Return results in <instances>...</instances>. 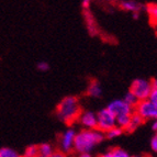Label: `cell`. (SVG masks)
Masks as SVG:
<instances>
[{
	"label": "cell",
	"mask_w": 157,
	"mask_h": 157,
	"mask_svg": "<svg viewBox=\"0 0 157 157\" xmlns=\"http://www.w3.org/2000/svg\"><path fill=\"white\" fill-rule=\"evenodd\" d=\"M105 140V133L99 130H84L77 132L74 142V152L77 155L91 154L94 148Z\"/></svg>",
	"instance_id": "1"
},
{
	"label": "cell",
	"mask_w": 157,
	"mask_h": 157,
	"mask_svg": "<svg viewBox=\"0 0 157 157\" xmlns=\"http://www.w3.org/2000/svg\"><path fill=\"white\" fill-rule=\"evenodd\" d=\"M81 112V107L77 97L68 96L62 99L56 108V117L65 124H73Z\"/></svg>",
	"instance_id": "2"
},
{
	"label": "cell",
	"mask_w": 157,
	"mask_h": 157,
	"mask_svg": "<svg viewBox=\"0 0 157 157\" xmlns=\"http://www.w3.org/2000/svg\"><path fill=\"white\" fill-rule=\"evenodd\" d=\"M152 90L153 88L151 80L145 78H137L135 80H133V82L130 86L128 91H131L137 98L139 101H144V100L148 99Z\"/></svg>",
	"instance_id": "3"
},
{
	"label": "cell",
	"mask_w": 157,
	"mask_h": 157,
	"mask_svg": "<svg viewBox=\"0 0 157 157\" xmlns=\"http://www.w3.org/2000/svg\"><path fill=\"white\" fill-rule=\"evenodd\" d=\"M97 128L99 131L108 132L111 128L117 126V122H115V117L108 110L107 108H103L101 110L97 112Z\"/></svg>",
	"instance_id": "4"
},
{
	"label": "cell",
	"mask_w": 157,
	"mask_h": 157,
	"mask_svg": "<svg viewBox=\"0 0 157 157\" xmlns=\"http://www.w3.org/2000/svg\"><path fill=\"white\" fill-rule=\"evenodd\" d=\"M76 133V130L71 126L60 134L58 139V147L60 152H63L66 155L74 152V142H75Z\"/></svg>",
	"instance_id": "5"
},
{
	"label": "cell",
	"mask_w": 157,
	"mask_h": 157,
	"mask_svg": "<svg viewBox=\"0 0 157 157\" xmlns=\"http://www.w3.org/2000/svg\"><path fill=\"white\" fill-rule=\"evenodd\" d=\"M107 109L117 118L131 117L134 113V108L130 107L123 101V99H114L107 105Z\"/></svg>",
	"instance_id": "6"
},
{
	"label": "cell",
	"mask_w": 157,
	"mask_h": 157,
	"mask_svg": "<svg viewBox=\"0 0 157 157\" xmlns=\"http://www.w3.org/2000/svg\"><path fill=\"white\" fill-rule=\"evenodd\" d=\"M134 112L139 114L143 119V121L157 120V107L151 103L148 100L140 101L139 105L135 107Z\"/></svg>",
	"instance_id": "7"
},
{
	"label": "cell",
	"mask_w": 157,
	"mask_h": 157,
	"mask_svg": "<svg viewBox=\"0 0 157 157\" xmlns=\"http://www.w3.org/2000/svg\"><path fill=\"white\" fill-rule=\"evenodd\" d=\"M77 123L84 130H97V113L91 110L81 111L77 119Z\"/></svg>",
	"instance_id": "8"
},
{
	"label": "cell",
	"mask_w": 157,
	"mask_h": 157,
	"mask_svg": "<svg viewBox=\"0 0 157 157\" xmlns=\"http://www.w3.org/2000/svg\"><path fill=\"white\" fill-rule=\"evenodd\" d=\"M119 5H120L121 9L132 13H140L143 10V5L139 3L137 1H133V0H124V1H121Z\"/></svg>",
	"instance_id": "9"
},
{
	"label": "cell",
	"mask_w": 157,
	"mask_h": 157,
	"mask_svg": "<svg viewBox=\"0 0 157 157\" xmlns=\"http://www.w3.org/2000/svg\"><path fill=\"white\" fill-rule=\"evenodd\" d=\"M87 96L90 98H100L102 96V87L99 81H91L87 88Z\"/></svg>",
	"instance_id": "10"
},
{
	"label": "cell",
	"mask_w": 157,
	"mask_h": 157,
	"mask_svg": "<svg viewBox=\"0 0 157 157\" xmlns=\"http://www.w3.org/2000/svg\"><path fill=\"white\" fill-rule=\"evenodd\" d=\"M143 122H144V121H143V119H142L139 114H136V113L134 112L133 114H132V117H131L130 124H128V126L125 128V131L128 132V133H132V132H134L135 130H137V128L142 125V123H143Z\"/></svg>",
	"instance_id": "11"
},
{
	"label": "cell",
	"mask_w": 157,
	"mask_h": 157,
	"mask_svg": "<svg viewBox=\"0 0 157 157\" xmlns=\"http://www.w3.org/2000/svg\"><path fill=\"white\" fill-rule=\"evenodd\" d=\"M37 149H39V156L43 157H51L53 153L55 152L53 145L50 143H42V144L37 145Z\"/></svg>",
	"instance_id": "12"
},
{
	"label": "cell",
	"mask_w": 157,
	"mask_h": 157,
	"mask_svg": "<svg viewBox=\"0 0 157 157\" xmlns=\"http://www.w3.org/2000/svg\"><path fill=\"white\" fill-rule=\"evenodd\" d=\"M146 12L153 23L157 24V5L156 3H149L146 6Z\"/></svg>",
	"instance_id": "13"
},
{
	"label": "cell",
	"mask_w": 157,
	"mask_h": 157,
	"mask_svg": "<svg viewBox=\"0 0 157 157\" xmlns=\"http://www.w3.org/2000/svg\"><path fill=\"white\" fill-rule=\"evenodd\" d=\"M123 132L124 131L122 130V128L115 126V128H111V130H109L108 132H105V139H108V140H114V139L120 137V136L123 134Z\"/></svg>",
	"instance_id": "14"
},
{
	"label": "cell",
	"mask_w": 157,
	"mask_h": 157,
	"mask_svg": "<svg viewBox=\"0 0 157 157\" xmlns=\"http://www.w3.org/2000/svg\"><path fill=\"white\" fill-rule=\"evenodd\" d=\"M123 101L125 102L126 105H128L130 107H132V108H135L136 105H139V102H140L139 100H137V98H136L131 91H128L125 94H124Z\"/></svg>",
	"instance_id": "15"
},
{
	"label": "cell",
	"mask_w": 157,
	"mask_h": 157,
	"mask_svg": "<svg viewBox=\"0 0 157 157\" xmlns=\"http://www.w3.org/2000/svg\"><path fill=\"white\" fill-rule=\"evenodd\" d=\"M0 157H22V155L11 147H2L0 148Z\"/></svg>",
	"instance_id": "16"
},
{
	"label": "cell",
	"mask_w": 157,
	"mask_h": 157,
	"mask_svg": "<svg viewBox=\"0 0 157 157\" xmlns=\"http://www.w3.org/2000/svg\"><path fill=\"white\" fill-rule=\"evenodd\" d=\"M39 156V149H37V145L32 144L26 146L24 149V153L22 157H37Z\"/></svg>",
	"instance_id": "17"
},
{
	"label": "cell",
	"mask_w": 157,
	"mask_h": 157,
	"mask_svg": "<svg viewBox=\"0 0 157 157\" xmlns=\"http://www.w3.org/2000/svg\"><path fill=\"white\" fill-rule=\"evenodd\" d=\"M36 69L42 73H45V71H50V64L47 62H44V60H41L39 63L36 64Z\"/></svg>",
	"instance_id": "18"
},
{
	"label": "cell",
	"mask_w": 157,
	"mask_h": 157,
	"mask_svg": "<svg viewBox=\"0 0 157 157\" xmlns=\"http://www.w3.org/2000/svg\"><path fill=\"white\" fill-rule=\"evenodd\" d=\"M149 146H151L152 152L154 153L155 155H157V132H155L154 135L152 136L151 142H149Z\"/></svg>",
	"instance_id": "19"
},
{
	"label": "cell",
	"mask_w": 157,
	"mask_h": 157,
	"mask_svg": "<svg viewBox=\"0 0 157 157\" xmlns=\"http://www.w3.org/2000/svg\"><path fill=\"white\" fill-rule=\"evenodd\" d=\"M147 100H148L151 103H153V105H155L157 107V89L152 90V92H151V94H149V97Z\"/></svg>",
	"instance_id": "20"
},
{
	"label": "cell",
	"mask_w": 157,
	"mask_h": 157,
	"mask_svg": "<svg viewBox=\"0 0 157 157\" xmlns=\"http://www.w3.org/2000/svg\"><path fill=\"white\" fill-rule=\"evenodd\" d=\"M51 157H68V156L66 154H64L63 152H60V151H55Z\"/></svg>",
	"instance_id": "21"
},
{
	"label": "cell",
	"mask_w": 157,
	"mask_h": 157,
	"mask_svg": "<svg viewBox=\"0 0 157 157\" xmlns=\"http://www.w3.org/2000/svg\"><path fill=\"white\" fill-rule=\"evenodd\" d=\"M99 157H114V156H113L112 152H111V149H108V151H105V153H102Z\"/></svg>",
	"instance_id": "22"
},
{
	"label": "cell",
	"mask_w": 157,
	"mask_h": 157,
	"mask_svg": "<svg viewBox=\"0 0 157 157\" xmlns=\"http://www.w3.org/2000/svg\"><path fill=\"white\" fill-rule=\"evenodd\" d=\"M151 126H152V130H153V131L157 132V120L152 121V124H151Z\"/></svg>",
	"instance_id": "23"
},
{
	"label": "cell",
	"mask_w": 157,
	"mask_h": 157,
	"mask_svg": "<svg viewBox=\"0 0 157 157\" xmlns=\"http://www.w3.org/2000/svg\"><path fill=\"white\" fill-rule=\"evenodd\" d=\"M151 84H152V88L153 89H157V79L154 78L151 80Z\"/></svg>",
	"instance_id": "24"
},
{
	"label": "cell",
	"mask_w": 157,
	"mask_h": 157,
	"mask_svg": "<svg viewBox=\"0 0 157 157\" xmlns=\"http://www.w3.org/2000/svg\"><path fill=\"white\" fill-rule=\"evenodd\" d=\"M75 157H94L91 154H80V155H77Z\"/></svg>",
	"instance_id": "25"
},
{
	"label": "cell",
	"mask_w": 157,
	"mask_h": 157,
	"mask_svg": "<svg viewBox=\"0 0 157 157\" xmlns=\"http://www.w3.org/2000/svg\"><path fill=\"white\" fill-rule=\"evenodd\" d=\"M139 16H140V13H133V19H139Z\"/></svg>",
	"instance_id": "26"
},
{
	"label": "cell",
	"mask_w": 157,
	"mask_h": 157,
	"mask_svg": "<svg viewBox=\"0 0 157 157\" xmlns=\"http://www.w3.org/2000/svg\"><path fill=\"white\" fill-rule=\"evenodd\" d=\"M131 157H143V156H141V155H133V156H131Z\"/></svg>",
	"instance_id": "27"
},
{
	"label": "cell",
	"mask_w": 157,
	"mask_h": 157,
	"mask_svg": "<svg viewBox=\"0 0 157 157\" xmlns=\"http://www.w3.org/2000/svg\"><path fill=\"white\" fill-rule=\"evenodd\" d=\"M37 157H43V156H37Z\"/></svg>",
	"instance_id": "28"
},
{
	"label": "cell",
	"mask_w": 157,
	"mask_h": 157,
	"mask_svg": "<svg viewBox=\"0 0 157 157\" xmlns=\"http://www.w3.org/2000/svg\"><path fill=\"white\" fill-rule=\"evenodd\" d=\"M156 33H157V31H156Z\"/></svg>",
	"instance_id": "29"
}]
</instances>
